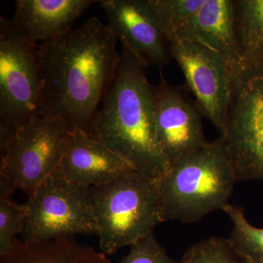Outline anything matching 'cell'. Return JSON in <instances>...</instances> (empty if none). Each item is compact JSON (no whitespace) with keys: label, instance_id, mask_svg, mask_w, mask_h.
Instances as JSON below:
<instances>
[{"label":"cell","instance_id":"obj_1","mask_svg":"<svg viewBox=\"0 0 263 263\" xmlns=\"http://www.w3.org/2000/svg\"><path fill=\"white\" fill-rule=\"evenodd\" d=\"M117 36L97 17L39 44L43 86L40 110L70 130H86L120 62Z\"/></svg>","mask_w":263,"mask_h":263},{"label":"cell","instance_id":"obj_2","mask_svg":"<svg viewBox=\"0 0 263 263\" xmlns=\"http://www.w3.org/2000/svg\"><path fill=\"white\" fill-rule=\"evenodd\" d=\"M122 46L114 80L85 133L138 172L159 181L170 163L157 139L148 67L127 46Z\"/></svg>","mask_w":263,"mask_h":263},{"label":"cell","instance_id":"obj_3","mask_svg":"<svg viewBox=\"0 0 263 263\" xmlns=\"http://www.w3.org/2000/svg\"><path fill=\"white\" fill-rule=\"evenodd\" d=\"M237 182L226 141L220 136L170 164L158 181L163 221L190 224L224 211Z\"/></svg>","mask_w":263,"mask_h":263},{"label":"cell","instance_id":"obj_4","mask_svg":"<svg viewBox=\"0 0 263 263\" xmlns=\"http://www.w3.org/2000/svg\"><path fill=\"white\" fill-rule=\"evenodd\" d=\"M101 252L117 253L163 222L158 181L136 170L90 188Z\"/></svg>","mask_w":263,"mask_h":263},{"label":"cell","instance_id":"obj_5","mask_svg":"<svg viewBox=\"0 0 263 263\" xmlns=\"http://www.w3.org/2000/svg\"><path fill=\"white\" fill-rule=\"evenodd\" d=\"M69 133L62 119L42 112L18 127H0V181L30 197L60 167Z\"/></svg>","mask_w":263,"mask_h":263},{"label":"cell","instance_id":"obj_6","mask_svg":"<svg viewBox=\"0 0 263 263\" xmlns=\"http://www.w3.org/2000/svg\"><path fill=\"white\" fill-rule=\"evenodd\" d=\"M27 216L21 237L24 243H39L98 235L90 187L71 182L57 169L28 197Z\"/></svg>","mask_w":263,"mask_h":263},{"label":"cell","instance_id":"obj_7","mask_svg":"<svg viewBox=\"0 0 263 263\" xmlns=\"http://www.w3.org/2000/svg\"><path fill=\"white\" fill-rule=\"evenodd\" d=\"M39 45L0 15V127L15 128L41 112Z\"/></svg>","mask_w":263,"mask_h":263},{"label":"cell","instance_id":"obj_8","mask_svg":"<svg viewBox=\"0 0 263 263\" xmlns=\"http://www.w3.org/2000/svg\"><path fill=\"white\" fill-rule=\"evenodd\" d=\"M222 137L238 182L263 181V73L235 74Z\"/></svg>","mask_w":263,"mask_h":263},{"label":"cell","instance_id":"obj_9","mask_svg":"<svg viewBox=\"0 0 263 263\" xmlns=\"http://www.w3.org/2000/svg\"><path fill=\"white\" fill-rule=\"evenodd\" d=\"M171 57L181 67L202 115L224 136L236 72L220 53L198 43L168 39Z\"/></svg>","mask_w":263,"mask_h":263},{"label":"cell","instance_id":"obj_10","mask_svg":"<svg viewBox=\"0 0 263 263\" xmlns=\"http://www.w3.org/2000/svg\"><path fill=\"white\" fill-rule=\"evenodd\" d=\"M156 130L161 149L170 164L200 149L209 143L201 112L179 87L161 77L152 85Z\"/></svg>","mask_w":263,"mask_h":263},{"label":"cell","instance_id":"obj_11","mask_svg":"<svg viewBox=\"0 0 263 263\" xmlns=\"http://www.w3.org/2000/svg\"><path fill=\"white\" fill-rule=\"evenodd\" d=\"M108 25L143 63L163 67L171 62L169 43L148 0L99 1Z\"/></svg>","mask_w":263,"mask_h":263},{"label":"cell","instance_id":"obj_12","mask_svg":"<svg viewBox=\"0 0 263 263\" xmlns=\"http://www.w3.org/2000/svg\"><path fill=\"white\" fill-rule=\"evenodd\" d=\"M58 169L71 182L90 188L135 170L108 146L79 129L70 130Z\"/></svg>","mask_w":263,"mask_h":263},{"label":"cell","instance_id":"obj_13","mask_svg":"<svg viewBox=\"0 0 263 263\" xmlns=\"http://www.w3.org/2000/svg\"><path fill=\"white\" fill-rule=\"evenodd\" d=\"M198 43L222 55L235 72L242 70L235 29L234 0H206L167 38Z\"/></svg>","mask_w":263,"mask_h":263},{"label":"cell","instance_id":"obj_14","mask_svg":"<svg viewBox=\"0 0 263 263\" xmlns=\"http://www.w3.org/2000/svg\"><path fill=\"white\" fill-rule=\"evenodd\" d=\"M96 1L17 0L12 18L20 32L32 42L51 41L68 32L76 20Z\"/></svg>","mask_w":263,"mask_h":263},{"label":"cell","instance_id":"obj_15","mask_svg":"<svg viewBox=\"0 0 263 263\" xmlns=\"http://www.w3.org/2000/svg\"><path fill=\"white\" fill-rule=\"evenodd\" d=\"M0 263H110L106 254L77 243L72 238L24 243L0 257Z\"/></svg>","mask_w":263,"mask_h":263},{"label":"cell","instance_id":"obj_16","mask_svg":"<svg viewBox=\"0 0 263 263\" xmlns=\"http://www.w3.org/2000/svg\"><path fill=\"white\" fill-rule=\"evenodd\" d=\"M234 8L242 70L263 73V0H234Z\"/></svg>","mask_w":263,"mask_h":263},{"label":"cell","instance_id":"obj_17","mask_svg":"<svg viewBox=\"0 0 263 263\" xmlns=\"http://www.w3.org/2000/svg\"><path fill=\"white\" fill-rule=\"evenodd\" d=\"M232 222L230 241L249 263H263V228L252 226L243 209L229 204L224 210Z\"/></svg>","mask_w":263,"mask_h":263},{"label":"cell","instance_id":"obj_18","mask_svg":"<svg viewBox=\"0 0 263 263\" xmlns=\"http://www.w3.org/2000/svg\"><path fill=\"white\" fill-rule=\"evenodd\" d=\"M12 195L7 185L0 181V257L9 253L15 247L27 219L25 203L13 201Z\"/></svg>","mask_w":263,"mask_h":263},{"label":"cell","instance_id":"obj_19","mask_svg":"<svg viewBox=\"0 0 263 263\" xmlns=\"http://www.w3.org/2000/svg\"><path fill=\"white\" fill-rule=\"evenodd\" d=\"M176 263H249L235 249L229 238L212 237L186 249Z\"/></svg>","mask_w":263,"mask_h":263},{"label":"cell","instance_id":"obj_20","mask_svg":"<svg viewBox=\"0 0 263 263\" xmlns=\"http://www.w3.org/2000/svg\"><path fill=\"white\" fill-rule=\"evenodd\" d=\"M206 0H148L166 37L201 8Z\"/></svg>","mask_w":263,"mask_h":263},{"label":"cell","instance_id":"obj_21","mask_svg":"<svg viewBox=\"0 0 263 263\" xmlns=\"http://www.w3.org/2000/svg\"><path fill=\"white\" fill-rule=\"evenodd\" d=\"M119 263H176L156 239L154 233L129 247V252Z\"/></svg>","mask_w":263,"mask_h":263}]
</instances>
